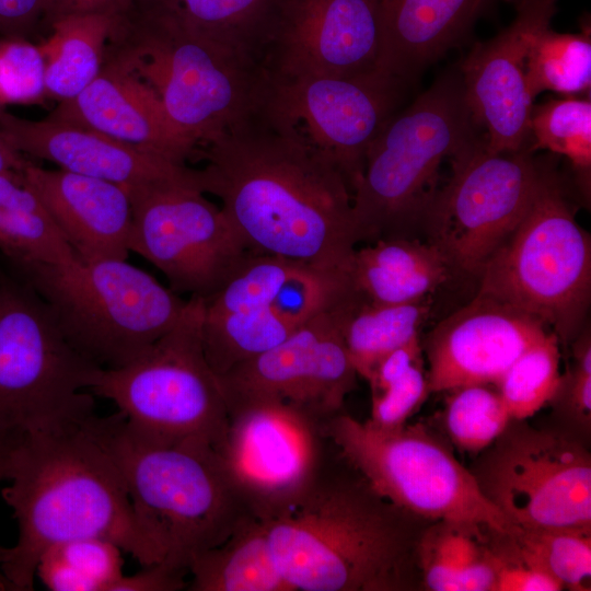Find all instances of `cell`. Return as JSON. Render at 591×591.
Instances as JSON below:
<instances>
[{
  "instance_id": "cell-45",
  "label": "cell",
  "mask_w": 591,
  "mask_h": 591,
  "mask_svg": "<svg viewBox=\"0 0 591 591\" xmlns=\"http://www.w3.org/2000/svg\"><path fill=\"white\" fill-rule=\"evenodd\" d=\"M419 335L383 355L371 368L366 380L371 394L383 392L415 363L424 361Z\"/></svg>"
},
{
  "instance_id": "cell-37",
  "label": "cell",
  "mask_w": 591,
  "mask_h": 591,
  "mask_svg": "<svg viewBox=\"0 0 591 591\" xmlns=\"http://www.w3.org/2000/svg\"><path fill=\"white\" fill-rule=\"evenodd\" d=\"M301 267L306 266L275 255L251 253L220 290L205 301V314L268 308L285 279Z\"/></svg>"
},
{
  "instance_id": "cell-26",
  "label": "cell",
  "mask_w": 591,
  "mask_h": 591,
  "mask_svg": "<svg viewBox=\"0 0 591 591\" xmlns=\"http://www.w3.org/2000/svg\"><path fill=\"white\" fill-rule=\"evenodd\" d=\"M329 303L358 376L366 379L383 355L419 335L432 299L428 296L397 304L373 302L352 287L348 276L335 288Z\"/></svg>"
},
{
  "instance_id": "cell-29",
  "label": "cell",
  "mask_w": 591,
  "mask_h": 591,
  "mask_svg": "<svg viewBox=\"0 0 591 591\" xmlns=\"http://www.w3.org/2000/svg\"><path fill=\"white\" fill-rule=\"evenodd\" d=\"M190 591H292L271 554L266 525L256 518L190 564Z\"/></svg>"
},
{
  "instance_id": "cell-10",
  "label": "cell",
  "mask_w": 591,
  "mask_h": 591,
  "mask_svg": "<svg viewBox=\"0 0 591 591\" xmlns=\"http://www.w3.org/2000/svg\"><path fill=\"white\" fill-rule=\"evenodd\" d=\"M99 369L67 341L33 287L0 270V431L50 433L83 425L95 415L88 390Z\"/></svg>"
},
{
  "instance_id": "cell-17",
  "label": "cell",
  "mask_w": 591,
  "mask_h": 591,
  "mask_svg": "<svg viewBox=\"0 0 591 591\" xmlns=\"http://www.w3.org/2000/svg\"><path fill=\"white\" fill-rule=\"evenodd\" d=\"M267 78L263 109L325 155L352 194L371 142L393 116L403 81L387 76Z\"/></svg>"
},
{
  "instance_id": "cell-28",
  "label": "cell",
  "mask_w": 591,
  "mask_h": 591,
  "mask_svg": "<svg viewBox=\"0 0 591 591\" xmlns=\"http://www.w3.org/2000/svg\"><path fill=\"white\" fill-rule=\"evenodd\" d=\"M0 251L9 266H71L80 260L21 171L0 173Z\"/></svg>"
},
{
  "instance_id": "cell-36",
  "label": "cell",
  "mask_w": 591,
  "mask_h": 591,
  "mask_svg": "<svg viewBox=\"0 0 591 591\" xmlns=\"http://www.w3.org/2000/svg\"><path fill=\"white\" fill-rule=\"evenodd\" d=\"M559 346L551 332L525 350L496 384L511 419L525 420L554 396L561 374Z\"/></svg>"
},
{
  "instance_id": "cell-35",
  "label": "cell",
  "mask_w": 591,
  "mask_h": 591,
  "mask_svg": "<svg viewBox=\"0 0 591 591\" xmlns=\"http://www.w3.org/2000/svg\"><path fill=\"white\" fill-rule=\"evenodd\" d=\"M448 392L451 394L441 421L449 440L461 451L486 450L511 421L500 394L487 385H465Z\"/></svg>"
},
{
  "instance_id": "cell-30",
  "label": "cell",
  "mask_w": 591,
  "mask_h": 591,
  "mask_svg": "<svg viewBox=\"0 0 591 591\" xmlns=\"http://www.w3.org/2000/svg\"><path fill=\"white\" fill-rule=\"evenodd\" d=\"M113 16L71 15L50 24L38 46L45 60L47 99L60 102L80 94L100 74Z\"/></svg>"
},
{
  "instance_id": "cell-7",
  "label": "cell",
  "mask_w": 591,
  "mask_h": 591,
  "mask_svg": "<svg viewBox=\"0 0 591 591\" xmlns=\"http://www.w3.org/2000/svg\"><path fill=\"white\" fill-rule=\"evenodd\" d=\"M476 293L530 315L563 345L587 324L591 240L551 167L543 166L524 216L484 266Z\"/></svg>"
},
{
  "instance_id": "cell-9",
  "label": "cell",
  "mask_w": 591,
  "mask_h": 591,
  "mask_svg": "<svg viewBox=\"0 0 591 591\" xmlns=\"http://www.w3.org/2000/svg\"><path fill=\"white\" fill-rule=\"evenodd\" d=\"M204 313L205 300L189 297L172 328L127 364L100 368L88 391L112 401L148 438L217 450L227 432L228 407L204 352Z\"/></svg>"
},
{
  "instance_id": "cell-27",
  "label": "cell",
  "mask_w": 591,
  "mask_h": 591,
  "mask_svg": "<svg viewBox=\"0 0 591 591\" xmlns=\"http://www.w3.org/2000/svg\"><path fill=\"white\" fill-rule=\"evenodd\" d=\"M495 533L499 532L472 522H429L417 545V565L426 589L494 591Z\"/></svg>"
},
{
  "instance_id": "cell-3",
  "label": "cell",
  "mask_w": 591,
  "mask_h": 591,
  "mask_svg": "<svg viewBox=\"0 0 591 591\" xmlns=\"http://www.w3.org/2000/svg\"><path fill=\"white\" fill-rule=\"evenodd\" d=\"M335 453L298 501L263 521L280 573L292 591L412 589L429 521L384 499Z\"/></svg>"
},
{
  "instance_id": "cell-22",
  "label": "cell",
  "mask_w": 591,
  "mask_h": 591,
  "mask_svg": "<svg viewBox=\"0 0 591 591\" xmlns=\"http://www.w3.org/2000/svg\"><path fill=\"white\" fill-rule=\"evenodd\" d=\"M50 118L85 127L178 164L198 143L169 118L157 94L121 69L103 63L80 94L60 102Z\"/></svg>"
},
{
  "instance_id": "cell-42",
  "label": "cell",
  "mask_w": 591,
  "mask_h": 591,
  "mask_svg": "<svg viewBox=\"0 0 591 591\" xmlns=\"http://www.w3.org/2000/svg\"><path fill=\"white\" fill-rule=\"evenodd\" d=\"M50 548L83 578L90 591H113L124 576V551L108 540L84 537Z\"/></svg>"
},
{
  "instance_id": "cell-49",
  "label": "cell",
  "mask_w": 591,
  "mask_h": 591,
  "mask_svg": "<svg viewBox=\"0 0 591 591\" xmlns=\"http://www.w3.org/2000/svg\"><path fill=\"white\" fill-rule=\"evenodd\" d=\"M21 436L0 431V483L8 479L12 454Z\"/></svg>"
},
{
  "instance_id": "cell-38",
  "label": "cell",
  "mask_w": 591,
  "mask_h": 591,
  "mask_svg": "<svg viewBox=\"0 0 591 591\" xmlns=\"http://www.w3.org/2000/svg\"><path fill=\"white\" fill-rule=\"evenodd\" d=\"M512 536L564 589L590 590L591 531L518 529Z\"/></svg>"
},
{
  "instance_id": "cell-34",
  "label": "cell",
  "mask_w": 591,
  "mask_h": 591,
  "mask_svg": "<svg viewBox=\"0 0 591 591\" xmlns=\"http://www.w3.org/2000/svg\"><path fill=\"white\" fill-rule=\"evenodd\" d=\"M566 157L584 178L591 169V101L568 96L534 105L525 148Z\"/></svg>"
},
{
  "instance_id": "cell-23",
  "label": "cell",
  "mask_w": 591,
  "mask_h": 591,
  "mask_svg": "<svg viewBox=\"0 0 591 591\" xmlns=\"http://www.w3.org/2000/svg\"><path fill=\"white\" fill-rule=\"evenodd\" d=\"M21 173L81 262L128 258L132 208L124 186L30 161Z\"/></svg>"
},
{
  "instance_id": "cell-8",
  "label": "cell",
  "mask_w": 591,
  "mask_h": 591,
  "mask_svg": "<svg viewBox=\"0 0 591 591\" xmlns=\"http://www.w3.org/2000/svg\"><path fill=\"white\" fill-rule=\"evenodd\" d=\"M10 269L46 302L67 341L102 369L137 358L172 328L187 302L127 259Z\"/></svg>"
},
{
  "instance_id": "cell-24",
  "label": "cell",
  "mask_w": 591,
  "mask_h": 591,
  "mask_svg": "<svg viewBox=\"0 0 591 591\" xmlns=\"http://www.w3.org/2000/svg\"><path fill=\"white\" fill-rule=\"evenodd\" d=\"M387 72L404 81L456 45L485 0H375Z\"/></svg>"
},
{
  "instance_id": "cell-1",
  "label": "cell",
  "mask_w": 591,
  "mask_h": 591,
  "mask_svg": "<svg viewBox=\"0 0 591 591\" xmlns=\"http://www.w3.org/2000/svg\"><path fill=\"white\" fill-rule=\"evenodd\" d=\"M200 188L251 253L324 273L347 271L359 243L352 194L338 169L292 126L260 108L200 144Z\"/></svg>"
},
{
  "instance_id": "cell-5",
  "label": "cell",
  "mask_w": 591,
  "mask_h": 591,
  "mask_svg": "<svg viewBox=\"0 0 591 591\" xmlns=\"http://www.w3.org/2000/svg\"><path fill=\"white\" fill-rule=\"evenodd\" d=\"M84 426L115 464L169 569L188 575L198 555L255 518L215 448L153 440L119 412L93 415Z\"/></svg>"
},
{
  "instance_id": "cell-41",
  "label": "cell",
  "mask_w": 591,
  "mask_h": 591,
  "mask_svg": "<svg viewBox=\"0 0 591 591\" xmlns=\"http://www.w3.org/2000/svg\"><path fill=\"white\" fill-rule=\"evenodd\" d=\"M346 274L301 267L281 283L270 309L285 323L298 328L323 306L332 289Z\"/></svg>"
},
{
  "instance_id": "cell-50",
  "label": "cell",
  "mask_w": 591,
  "mask_h": 591,
  "mask_svg": "<svg viewBox=\"0 0 591 591\" xmlns=\"http://www.w3.org/2000/svg\"><path fill=\"white\" fill-rule=\"evenodd\" d=\"M28 160L15 151L0 134V173L22 171Z\"/></svg>"
},
{
  "instance_id": "cell-43",
  "label": "cell",
  "mask_w": 591,
  "mask_h": 591,
  "mask_svg": "<svg viewBox=\"0 0 591 591\" xmlns=\"http://www.w3.org/2000/svg\"><path fill=\"white\" fill-rule=\"evenodd\" d=\"M431 393L424 361L415 363L383 392L372 396L367 422L376 430L402 428Z\"/></svg>"
},
{
  "instance_id": "cell-15",
  "label": "cell",
  "mask_w": 591,
  "mask_h": 591,
  "mask_svg": "<svg viewBox=\"0 0 591 591\" xmlns=\"http://www.w3.org/2000/svg\"><path fill=\"white\" fill-rule=\"evenodd\" d=\"M323 424L274 402L228 408L217 452L253 517L276 518L314 483L328 457Z\"/></svg>"
},
{
  "instance_id": "cell-20",
  "label": "cell",
  "mask_w": 591,
  "mask_h": 591,
  "mask_svg": "<svg viewBox=\"0 0 591 591\" xmlns=\"http://www.w3.org/2000/svg\"><path fill=\"white\" fill-rule=\"evenodd\" d=\"M551 331L530 315L478 294L427 335L430 391L497 384L510 366Z\"/></svg>"
},
{
  "instance_id": "cell-4",
  "label": "cell",
  "mask_w": 591,
  "mask_h": 591,
  "mask_svg": "<svg viewBox=\"0 0 591 591\" xmlns=\"http://www.w3.org/2000/svg\"><path fill=\"white\" fill-rule=\"evenodd\" d=\"M103 63L150 88L198 147L256 114L267 91L265 69L193 27L177 0H131L113 16Z\"/></svg>"
},
{
  "instance_id": "cell-31",
  "label": "cell",
  "mask_w": 591,
  "mask_h": 591,
  "mask_svg": "<svg viewBox=\"0 0 591 591\" xmlns=\"http://www.w3.org/2000/svg\"><path fill=\"white\" fill-rule=\"evenodd\" d=\"M283 0H177L197 31L263 67V59Z\"/></svg>"
},
{
  "instance_id": "cell-48",
  "label": "cell",
  "mask_w": 591,
  "mask_h": 591,
  "mask_svg": "<svg viewBox=\"0 0 591 591\" xmlns=\"http://www.w3.org/2000/svg\"><path fill=\"white\" fill-rule=\"evenodd\" d=\"M42 27L71 15L100 14L114 16L125 10L131 0H43Z\"/></svg>"
},
{
  "instance_id": "cell-44",
  "label": "cell",
  "mask_w": 591,
  "mask_h": 591,
  "mask_svg": "<svg viewBox=\"0 0 591 591\" xmlns=\"http://www.w3.org/2000/svg\"><path fill=\"white\" fill-rule=\"evenodd\" d=\"M496 582L494 591H559L563 586L512 534L495 533Z\"/></svg>"
},
{
  "instance_id": "cell-19",
  "label": "cell",
  "mask_w": 591,
  "mask_h": 591,
  "mask_svg": "<svg viewBox=\"0 0 591 591\" xmlns=\"http://www.w3.org/2000/svg\"><path fill=\"white\" fill-rule=\"evenodd\" d=\"M509 1L515 12L512 23L494 38L476 43L461 66L473 120L494 153L526 148L534 106L526 80L528 48L557 11V0Z\"/></svg>"
},
{
  "instance_id": "cell-25",
  "label": "cell",
  "mask_w": 591,
  "mask_h": 591,
  "mask_svg": "<svg viewBox=\"0 0 591 591\" xmlns=\"http://www.w3.org/2000/svg\"><path fill=\"white\" fill-rule=\"evenodd\" d=\"M347 273L357 291L385 304L431 296L455 277L443 256L420 239L379 240L356 248Z\"/></svg>"
},
{
  "instance_id": "cell-47",
  "label": "cell",
  "mask_w": 591,
  "mask_h": 591,
  "mask_svg": "<svg viewBox=\"0 0 591 591\" xmlns=\"http://www.w3.org/2000/svg\"><path fill=\"white\" fill-rule=\"evenodd\" d=\"M187 575L169 569L162 564L144 566L140 571L123 576L113 591H177L187 589Z\"/></svg>"
},
{
  "instance_id": "cell-46",
  "label": "cell",
  "mask_w": 591,
  "mask_h": 591,
  "mask_svg": "<svg viewBox=\"0 0 591 591\" xmlns=\"http://www.w3.org/2000/svg\"><path fill=\"white\" fill-rule=\"evenodd\" d=\"M43 0H0V36L28 39L42 27Z\"/></svg>"
},
{
  "instance_id": "cell-21",
  "label": "cell",
  "mask_w": 591,
  "mask_h": 591,
  "mask_svg": "<svg viewBox=\"0 0 591 591\" xmlns=\"http://www.w3.org/2000/svg\"><path fill=\"white\" fill-rule=\"evenodd\" d=\"M0 134L22 155L60 169L132 188L187 179L197 169L139 150L95 130L47 117L31 120L0 108Z\"/></svg>"
},
{
  "instance_id": "cell-14",
  "label": "cell",
  "mask_w": 591,
  "mask_h": 591,
  "mask_svg": "<svg viewBox=\"0 0 591 591\" xmlns=\"http://www.w3.org/2000/svg\"><path fill=\"white\" fill-rule=\"evenodd\" d=\"M132 208L130 252L155 266L177 294L205 301L251 254L221 207L194 178L126 188Z\"/></svg>"
},
{
  "instance_id": "cell-51",
  "label": "cell",
  "mask_w": 591,
  "mask_h": 591,
  "mask_svg": "<svg viewBox=\"0 0 591 591\" xmlns=\"http://www.w3.org/2000/svg\"><path fill=\"white\" fill-rule=\"evenodd\" d=\"M2 107H4V106L2 105V103H1V101H0V108H2Z\"/></svg>"
},
{
  "instance_id": "cell-16",
  "label": "cell",
  "mask_w": 591,
  "mask_h": 591,
  "mask_svg": "<svg viewBox=\"0 0 591 591\" xmlns=\"http://www.w3.org/2000/svg\"><path fill=\"white\" fill-rule=\"evenodd\" d=\"M335 287L323 306L283 341L218 376L228 408L274 402L321 422L341 412L358 373L329 303Z\"/></svg>"
},
{
  "instance_id": "cell-18",
  "label": "cell",
  "mask_w": 591,
  "mask_h": 591,
  "mask_svg": "<svg viewBox=\"0 0 591 591\" xmlns=\"http://www.w3.org/2000/svg\"><path fill=\"white\" fill-rule=\"evenodd\" d=\"M263 68L274 79L393 77L375 0H283Z\"/></svg>"
},
{
  "instance_id": "cell-2",
  "label": "cell",
  "mask_w": 591,
  "mask_h": 591,
  "mask_svg": "<svg viewBox=\"0 0 591 591\" xmlns=\"http://www.w3.org/2000/svg\"><path fill=\"white\" fill-rule=\"evenodd\" d=\"M7 480L1 495L18 538L10 547L0 545V590H33L42 555L78 538L114 542L142 567L162 561L115 464L84 424L21 436Z\"/></svg>"
},
{
  "instance_id": "cell-40",
  "label": "cell",
  "mask_w": 591,
  "mask_h": 591,
  "mask_svg": "<svg viewBox=\"0 0 591 591\" xmlns=\"http://www.w3.org/2000/svg\"><path fill=\"white\" fill-rule=\"evenodd\" d=\"M47 99L45 60L38 44L26 38L0 36V101L40 104Z\"/></svg>"
},
{
  "instance_id": "cell-6",
  "label": "cell",
  "mask_w": 591,
  "mask_h": 591,
  "mask_svg": "<svg viewBox=\"0 0 591 591\" xmlns=\"http://www.w3.org/2000/svg\"><path fill=\"white\" fill-rule=\"evenodd\" d=\"M479 138L462 80L434 83L393 115L371 142L352 190L359 242L420 239L442 164Z\"/></svg>"
},
{
  "instance_id": "cell-13",
  "label": "cell",
  "mask_w": 591,
  "mask_h": 591,
  "mask_svg": "<svg viewBox=\"0 0 591 591\" xmlns=\"http://www.w3.org/2000/svg\"><path fill=\"white\" fill-rule=\"evenodd\" d=\"M486 450L471 472L514 526L591 531V456L578 436L511 419Z\"/></svg>"
},
{
  "instance_id": "cell-33",
  "label": "cell",
  "mask_w": 591,
  "mask_h": 591,
  "mask_svg": "<svg viewBox=\"0 0 591 591\" xmlns=\"http://www.w3.org/2000/svg\"><path fill=\"white\" fill-rule=\"evenodd\" d=\"M526 80L535 97L544 91L575 95L590 91V31L557 33L551 24L540 27L531 38L526 56Z\"/></svg>"
},
{
  "instance_id": "cell-11",
  "label": "cell",
  "mask_w": 591,
  "mask_h": 591,
  "mask_svg": "<svg viewBox=\"0 0 591 591\" xmlns=\"http://www.w3.org/2000/svg\"><path fill=\"white\" fill-rule=\"evenodd\" d=\"M338 455L384 499L432 522L464 521L502 534L514 526L482 493L473 473L424 424L381 431L343 412L323 424Z\"/></svg>"
},
{
  "instance_id": "cell-12",
  "label": "cell",
  "mask_w": 591,
  "mask_h": 591,
  "mask_svg": "<svg viewBox=\"0 0 591 591\" xmlns=\"http://www.w3.org/2000/svg\"><path fill=\"white\" fill-rule=\"evenodd\" d=\"M424 223V241L454 276L476 279L530 206L542 174L526 149L494 153L483 138L451 159Z\"/></svg>"
},
{
  "instance_id": "cell-32",
  "label": "cell",
  "mask_w": 591,
  "mask_h": 591,
  "mask_svg": "<svg viewBox=\"0 0 591 591\" xmlns=\"http://www.w3.org/2000/svg\"><path fill=\"white\" fill-rule=\"evenodd\" d=\"M297 328L280 320L270 309L206 315L202 347L217 376L283 341Z\"/></svg>"
},
{
  "instance_id": "cell-39",
  "label": "cell",
  "mask_w": 591,
  "mask_h": 591,
  "mask_svg": "<svg viewBox=\"0 0 591 591\" xmlns=\"http://www.w3.org/2000/svg\"><path fill=\"white\" fill-rule=\"evenodd\" d=\"M572 362L560 374L557 390L549 401L565 430L587 437L591 429V334L584 325L570 343Z\"/></svg>"
}]
</instances>
